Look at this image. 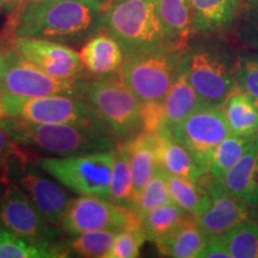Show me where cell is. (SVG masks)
Segmentation results:
<instances>
[{"instance_id":"cell-4","label":"cell","mask_w":258,"mask_h":258,"mask_svg":"<svg viewBox=\"0 0 258 258\" xmlns=\"http://www.w3.org/2000/svg\"><path fill=\"white\" fill-rule=\"evenodd\" d=\"M235 56L219 42H201L186 47L180 71L205 104L221 106L237 88Z\"/></svg>"},{"instance_id":"cell-2","label":"cell","mask_w":258,"mask_h":258,"mask_svg":"<svg viewBox=\"0 0 258 258\" xmlns=\"http://www.w3.org/2000/svg\"><path fill=\"white\" fill-rule=\"evenodd\" d=\"M0 127L18 145L55 157L116 150L114 134L103 122L37 123L5 116L0 120Z\"/></svg>"},{"instance_id":"cell-8","label":"cell","mask_w":258,"mask_h":258,"mask_svg":"<svg viewBox=\"0 0 258 258\" xmlns=\"http://www.w3.org/2000/svg\"><path fill=\"white\" fill-rule=\"evenodd\" d=\"M6 117L37 123H93L102 122L91 105L77 96L29 97L0 93Z\"/></svg>"},{"instance_id":"cell-25","label":"cell","mask_w":258,"mask_h":258,"mask_svg":"<svg viewBox=\"0 0 258 258\" xmlns=\"http://www.w3.org/2000/svg\"><path fill=\"white\" fill-rule=\"evenodd\" d=\"M67 253L69 250L50 241L31 240L0 226V258H56Z\"/></svg>"},{"instance_id":"cell-40","label":"cell","mask_w":258,"mask_h":258,"mask_svg":"<svg viewBox=\"0 0 258 258\" xmlns=\"http://www.w3.org/2000/svg\"><path fill=\"white\" fill-rule=\"evenodd\" d=\"M5 115H4V110H3V105H2V101H0V120L2 118H4Z\"/></svg>"},{"instance_id":"cell-35","label":"cell","mask_w":258,"mask_h":258,"mask_svg":"<svg viewBox=\"0 0 258 258\" xmlns=\"http://www.w3.org/2000/svg\"><path fill=\"white\" fill-rule=\"evenodd\" d=\"M240 15L237 28L238 41L250 49L258 50V0H251Z\"/></svg>"},{"instance_id":"cell-18","label":"cell","mask_w":258,"mask_h":258,"mask_svg":"<svg viewBox=\"0 0 258 258\" xmlns=\"http://www.w3.org/2000/svg\"><path fill=\"white\" fill-rule=\"evenodd\" d=\"M154 134L157 141L158 161L161 169L170 175L201 183L207 173L199 166L191 153L173 138L169 129L161 128Z\"/></svg>"},{"instance_id":"cell-42","label":"cell","mask_w":258,"mask_h":258,"mask_svg":"<svg viewBox=\"0 0 258 258\" xmlns=\"http://www.w3.org/2000/svg\"><path fill=\"white\" fill-rule=\"evenodd\" d=\"M257 139H258V132H257Z\"/></svg>"},{"instance_id":"cell-10","label":"cell","mask_w":258,"mask_h":258,"mask_svg":"<svg viewBox=\"0 0 258 258\" xmlns=\"http://www.w3.org/2000/svg\"><path fill=\"white\" fill-rule=\"evenodd\" d=\"M177 141L191 153L199 166L208 172L215 148L230 134L221 106L205 104L169 129Z\"/></svg>"},{"instance_id":"cell-20","label":"cell","mask_w":258,"mask_h":258,"mask_svg":"<svg viewBox=\"0 0 258 258\" xmlns=\"http://www.w3.org/2000/svg\"><path fill=\"white\" fill-rule=\"evenodd\" d=\"M202 105L205 103L201 97L188 82L185 74L179 71L178 77L163 101V128L175 127Z\"/></svg>"},{"instance_id":"cell-27","label":"cell","mask_w":258,"mask_h":258,"mask_svg":"<svg viewBox=\"0 0 258 258\" xmlns=\"http://www.w3.org/2000/svg\"><path fill=\"white\" fill-rule=\"evenodd\" d=\"M166 180L172 202L184 209L191 217H198L207 208L209 195L201 183H195L170 173H166Z\"/></svg>"},{"instance_id":"cell-38","label":"cell","mask_w":258,"mask_h":258,"mask_svg":"<svg viewBox=\"0 0 258 258\" xmlns=\"http://www.w3.org/2000/svg\"><path fill=\"white\" fill-rule=\"evenodd\" d=\"M24 0H0V9H17Z\"/></svg>"},{"instance_id":"cell-28","label":"cell","mask_w":258,"mask_h":258,"mask_svg":"<svg viewBox=\"0 0 258 258\" xmlns=\"http://www.w3.org/2000/svg\"><path fill=\"white\" fill-rule=\"evenodd\" d=\"M109 200L131 211H133L135 205L133 173L128 154L122 145L120 147H116L115 151Z\"/></svg>"},{"instance_id":"cell-39","label":"cell","mask_w":258,"mask_h":258,"mask_svg":"<svg viewBox=\"0 0 258 258\" xmlns=\"http://www.w3.org/2000/svg\"><path fill=\"white\" fill-rule=\"evenodd\" d=\"M96 2L101 3V4L105 5V6H109V5H110V3L112 2V0H96Z\"/></svg>"},{"instance_id":"cell-11","label":"cell","mask_w":258,"mask_h":258,"mask_svg":"<svg viewBox=\"0 0 258 258\" xmlns=\"http://www.w3.org/2000/svg\"><path fill=\"white\" fill-rule=\"evenodd\" d=\"M140 221L133 211L111 200L80 195L70 200L60 226L66 233L76 235L89 231H120Z\"/></svg>"},{"instance_id":"cell-14","label":"cell","mask_w":258,"mask_h":258,"mask_svg":"<svg viewBox=\"0 0 258 258\" xmlns=\"http://www.w3.org/2000/svg\"><path fill=\"white\" fill-rule=\"evenodd\" d=\"M0 222L14 233L37 241H50L55 232L19 186L9 185L0 199Z\"/></svg>"},{"instance_id":"cell-37","label":"cell","mask_w":258,"mask_h":258,"mask_svg":"<svg viewBox=\"0 0 258 258\" xmlns=\"http://www.w3.org/2000/svg\"><path fill=\"white\" fill-rule=\"evenodd\" d=\"M16 141L6 133L4 128L0 127V159H5L11 154H17L18 150L16 148Z\"/></svg>"},{"instance_id":"cell-17","label":"cell","mask_w":258,"mask_h":258,"mask_svg":"<svg viewBox=\"0 0 258 258\" xmlns=\"http://www.w3.org/2000/svg\"><path fill=\"white\" fill-rule=\"evenodd\" d=\"M219 182L234 198L258 208V139Z\"/></svg>"},{"instance_id":"cell-33","label":"cell","mask_w":258,"mask_h":258,"mask_svg":"<svg viewBox=\"0 0 258 258\" xmlns=\"http://www.w3.org/2000/svg\"><path fill=\"white\" fill-rule=\"evenodd\" d=\"M146 240L141 221L128 227L122 228L116 234L111 247L106 252L104 258H135L139 256L140 247Z\"/></svg>"},{"instance_id":"cell-22","label":"cell","mask_w":258,"mask_h":258,"mask_svg":"<svg viewBox=\"0 0 258 258\" xmlns=\"http://www.w3.org/2000/svg\"><path fill=\"white\" fill-rule=\"evenodd\" d=\"M190 5L196 32L227 28L240 14L239 0H190Z\"/></svg>"},{"instance_id":"cell-23","label":"cell","mask_w":258,"mask_h":258,"mask_svg":"<svg viewBox=\"0 0 258 258\" xmlns=\"http://www.w3.org/2000/svg\"><path fill=\"white\" fill-rule=\"evenodd\" d=\"M230 133L240 137L257 138L258 102L235 88L221 105Z\"/></svg>"},{"instance_id":"cell-3","label":"cell","mask_w":258,"mask_h":258,"mask_svg":"<svg viewBox=\"0 0 258 258\" xmlns=\"http://www.w3.org/2000/svg\"><path fill=\"white\" fill-rule=\"evenodd\" d=\"M104 29L120 43L124 57L177 49L161 23L157 0H112L106 9Z\"/></svg>"},{"instance_id":"cell-29","label":"cell","mask_w":258,"mask_h":258,"mask_svg":"<svg viewBox=\"0 0 258 258\" xmlns=\"http://www.w3.org/2000/svg\"><path fill=\"white\" fill-rule=\"evenodd\" d=\"M257 138L240 137L230 133L215 148L207 175L215 179L222 176L243 157Z\"/></svg>"},{"instance_id":"cell-21","label":"cell","mask_w":258,"mask_h":258,"mask_svg":"<svg viewBox=\"0 0 258 258\" xmlns=\"http://www.w3.org/2000/svg\"><path fill=\"white\" fill-rule=\"evenodd\" d=\"M161 23L172 46L185 49L195 31L190 0H157Z\"/></svg>"},{"instance_id":"cell-31","label":"cell","mask_w":258,"mask_h":258,"mask_svg":"<svg viewBox=\"0 0 258 258\" xmlns=\"http://www.w3.org/2000/svg\"><path fill=\"white\" fill-rule=\"evenodd\" d=\"M118 231H89L73 235L67 241L66 249L80 257H105L114 243Z\"/></svg>"},{"instance_id":"cell-19","label":"cell","mask_w":258,"mask_h":258,"mask_svg":"<svg viewBox=\"0 0 258 258\" xmlns=\"http://www.w3.org/2000/svg\"><path fill=\"white\" fill-rule=\"evenodd\" d=\"M122 146L127 152L129 163H131L134 180V196L135 202H137L138 198L143 192L145 186L148 184V182L152 179L159 165L156 134L144 131L125 140Z\"/></svg>"},{"instance_id":"cell-13","label":"cell","mask_w":258,"mask_h":258,"mask_svg":"<svg viewBox=\"0 0 258 258\" xmlns=\"http://www.w3.org/2000/svg\"><path fill=\"white\" fill-rule=\"evenodd\" d=\"M201 184L209 195L207 208L195 217L196 224L208 237L222 235L250 219V207L226 190L219 179L206 175Z\"/></svg>"},{"instance_id":"cell-30","label":"cell","mask_w":258,"mask_h":258,"mask_svg":"<svg viewBox=\"0 0 258 258\" xmlns=\"http://www.w3.org/2000/svg\"><path fill=\"white\" fill-rule=\"evenodd\" d=\"M231 258H258V222L245 220L224 234Z\"/></svg>"},{"instance_id":"cell-5","label":"cell","mask_w":258,"mask_h":258,"mask_svg":"<svg viewBox=\"0 0 258 258\" xmlns=\"http://www.w3.org/2000/svg\"><path fill=\"white\" fill-rule=\"evenodd\" d=\"M80 97L91 105L116 140H128L144 132L141 103L121 77L111 74L83 82Z\"/></svg>"},{"instance_id":"cell-36","label":"cell","mask_w":258,"mask_h":258,"mask_svg":"<svg viewBox=\"0 0 258 258\" xmlns=\"http://www.w3.org/2000/svg\"><path fill=\"white\" fill-rule=\"evenodd\" d=\"M199 258H231L230 251L226 246L224 234L209 237L206 246L200 252Z\"/></svg>"},{"instance_id":"cell-16","label":"cell","mask_w":258,"mask_h":258,"mask_svg":"<svg viewBox=\"0 0 258 258\" xmlns=\"http://www.w3.org/2000/svg\"><path fill=\"white\" fill-rule=\"evenodd\" d=\"M83 69L96 77H106L121 71L124 61L122 47L108 32H98L84 42L80 49Z\"/></svg>"},{"instance_id":"cell-12","label":"cell","mask_w":258,"mask_h":258,"mask_svg":"<svg viewBox=\"0 0 258 258\" xmlns=\"http://www.w3.org/2000/svg\"><path fill=\"white\" fill-rule=\"evenodd\" d=\"M11 48L25 60L57 79H78L83 72L80 55L57 41L38 37H16Z\"/></svg>"},{"instance_id":"cell-26","label":"cell","mask_w":258,"mask_h":258,"mask_svg":"<svg viewBox=\"0 0 258 258\" xmlns=\"http://www.w3.org/2000/svg\"><path fill=\"white\" fill-rule=\"evenodd\" d=\"M189 218H191V215L184 209L176 203L170 202L146 213L141 218V228L146 240L156 244L172 234Z\"/></svg>"},{"instance_id":"cell-7","label":"cell","mask_w":258,"mask_h":258,"mask_svg":"<svg viewBox=\"0 0 258 258\" xmlns=\"http://www.w3.org/2000/svg\"><path fill=\"white\" fill-rule=\"evenodd\" d=\"M185 49H163L124 57L120 77L143 103L163 102L180 71Z\"/></svg>"},{"instance_id":"cell-41","label":"cell","mask_w":258,"mask_h":258,"mask_svg":"<svg viewBox=\"0 0 258 258\" xmlns=\"http://www.w3.org/2000/svg\"><path fill=\"white\" fill-rule=\"evenodd\" d=\"M27 2H30V0H24V3H27ZM24 3H23V4H24Z\"/></svg>"},{"instance_id":"cell-15","label":"cell","mask_w":258,"mask_h":258,"mask_svg":"<svg viewBox=\"0 0 258 258\" xmlns=\"http://www.w3.org/2000/svg\"><path fill=\"white\" fill-rule=\"evenodd\" d=\"M18 182L19 188L49 224L60 226L71 200L64 189L34 167H25Z\"/></svg>"},{"instance_id":"cell-32","label":"cell","mask_w":258,"mask_h":258,"mask_svg":"<svg viewBox=\"0 0 258 258\" xmlns=\"http://www.w3.org/2000/svg\"><path fill=\"white\" fill-rule=\"evenodd\" d=\"M170 202H172V199H171L169 185H167L166 173L158 165L152 179L145 186L143 192L135 202L133 212L141 220V218L146 213Z\"/></svg>"},{"instance_id":"cell-34","label":"cell","mask_w":258,"mask_h":258,"mask_svg":"<svg viewBox=\"0 0 258 258\" xmlns=\"http://www.w3.org/2000/svg\"><path fill=\"white\" fill-rule=\"evenodd\" d=\"M234 74L237 88L258 102V54L235 56Z\"/></svg>"},{"instance_id":"cell-24","label":"cell","mask_w":258,"mask_h":258,"mask_svg":"<svg viewBox=\"0 0 258 258\" xmlns=\"http://www.w3.org/2000/svg\"><path fill=\"white\" fill-rule=\"evenodd\" d=\"M208 235L196 224L194 217L189 218L172 234L156 243L158 251L166 257L199 258L208 241Z\"/></svg>"},{"instance_id":"cell-6","label":"cell","mask_w":258,"mask_h":258,"mask_svg":"<svg viewBox=\"0 0 258 258\" xmlns=\"http://www.w3.org/2000/svg\"><path fill=\"white\" fill-rule=\"evenodd\" d=\"M115 151L40 158L41 170L78 195L109 199Z\"/></svg>"},{"instance_id":"cell-9","label":"cell","mask_w":258,"mask_h":258,"mask_svg":"<svg viewBox=\"0 0 258 258\" xmlns=\"http://www.w3.org/2000/svg\"><path fill=\"white\" fill-rule=\"evenodd\" d=\"M83 82L79 79L54 78L25 60L12 48L4 51L0 57V93L29 97H80Z\"/></svg>"},{"instance_id":"cell-1","label":"cell","mask_w":258,"mask_h":258,"mask_svg":"<svg viewBox=\"0 0 258 258\" xmlns=\"http://www.w3.org/2000/svg\"><path fill=\"white\" fill-rule=\"evenodd\" d=\"M106 9L96 0H30L18 6L6 35L79 44L104 29Z\"/></svg>"}]
</instances>
